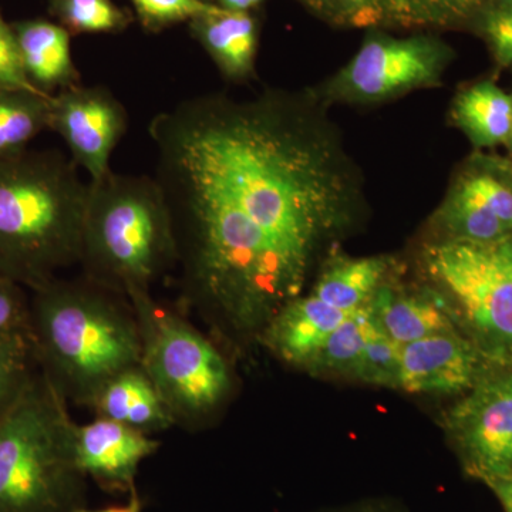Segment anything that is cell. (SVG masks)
<instances>
[{
  "mask_svg": "<svg viewBox=\"0 0 512 512\" xmlns=\"http://www.w3.org/2000/svg\"><path fill=\"white\" fill-rule=\"evenodd\" d=\"M55 15L67 30L79 33L120 32L128 16L111 0H53Z\"/></svg>",
  "mask_w": 512,
  "mask_h": 512,
  "instance_id": "cell-24",
  "label": "cell"
},
{
  "mask_svg": "<svg viewBox=\"0 0 512 512\" xmlns=\"http://www.w3.org/2000/svg\"><path fill=\"white\" fill-rule=\"evenodd\" d=\"M261 2L264 0H218V6L222 9L248 12L249 9L255 8Z\"/></svg>",
  "mask_w": 512,
  "mask_h": 512,
  "instance_id": "cell-35",
  "label": "cell"
},
{
  "mask_svg": "<svg viewBox=\"0 0 512 512\" xmlns=\"http://www.w3.org/2000/svg\"><path fill=\"white\" fill-rule=\"evenodd\" d=\"M370 305L384 335L400 346L456 330L444 302L433 295L396 292L384 284Z\"/></svg>",
  "mask_w": 512,
  "mask_h": 512,
  "instance_id": "cell-17",
  "label": "cell"
},
{
  "mask_svg": "<svg viewBox=\"0 0 512 512\" xmlns=\"http://www.w3.org/2000/svg\"><path fill=\"white\" fill-rule=\"evenodd\" d=\"M173 220L156 178L111 171L89 181L84 211L82 275L126 296L151 291L177 269Z\"/></svg>",
  "mask_w": 512,
  "mask_h": 512,
  "instance_id": "cell-4",
  "label": "cell"
},
{
  "mask_svg": "<svg viewBox=\"0 0 512 512\" xmlns=\"http://www.w3.org/2000/svg\"><path fill=\"white\" fill-rule=\"evenodd\" d=\"M330 8L338 10L343 15L349 16L353 22L376 19L382 10L384 0H322Z\"/></svg>",
  "mask_w": 512,
  "mask_h": 512,
  "instance_id": "cell-31",
  "label": "cell"
},
{
  "mask_svg": "<svg viewBox=\"0 0 512 512\" xmlns=\"http://www.w3.org/2000/svg\"><path fill=\"white\" fill-rule=\"evenodd\" d=\"M29 296L37 369L66 402L89 409L111 379L140 365V329L126 296L83 275L57 276Z\"/></svg>",
  "mask_w": 512,
  "mask_h": 512,
  "instance_id": "cell-2",
  "label": "cell"
},
{
  "mask_svg": "<svg viewBox=\"0 0 512 512\" xmlns=\"http://www.w3.org/2000/svg\"><path fill=\"white\" fill-rule=\"evenodd\" d=\"M350 313L332 308L313 293L299 295L272 316L258 342L282 362L308 370L333 330Z\"/></svg>",
  "mask_w": 512,
  "mask_h": 512,
  "instance_id": "cell-13",
  "label": "cell"
},
{
  "mask_svg": "<svg viewBox=\"0 0 512 512\" xmlns=\"http://www.w3.org/2000/svg\"><path fill=\"white\" fill-rule=\"evenodd\" d=\"M451 55L427 37L372 39L323 90L326 99L377 104L440 82Z\"/></svg>",
  "mask_w": 512,
  "mask_h": 512,
  "instance_id": "cell-8",
  "label": "cell"
},
{
  "mask_svg": "<svg viewBox=\"0 0 512 512\" xmlns=\"http://www.w3.org/2000/svg\"><path fill=\"white\" fill-rule=\"evenodd\" d=\"M400 345L387 338L382 329L367 343L365 352L357 363L353 379L373 386H399Z\"/></svg>",
  "mask_w": 512,
  "mask_h": 512,
  "instance_id": "cell-26",
  "label": "cell"
},
{
  "mask_svg": "<svg viewBox=\"0 0 512 512\" xmlns=\"http://www.w3.org/2000/svg\"><path fill=\"white\" fill-rule=\"evenodd\" d=\"M146 28L160 30L175 23L194 20L220 6L210 0H131Z\"/></svg>",
  "mask_w": 512,
  "mask_h": 512,
  "instance_id": "cell-27",
  "label": "cell"
},
{
  "mask_svg": "<svg viewBox=\"0 0 512 512\" xmlns=\"http://www.w3.org/2000/svg\"><path fill=\"white\" fill-rule=\"evenodd\" d=\"M447 426L471 477L485 483L512 474V373L477 383Z\"/></svg>",
  "mask_w": 512,
  "mask_h": 512,
  "instance_id": "cell-9",
  "label": "cell"
},
{
  "mask_svg": "<svg viewBox=\"0 0 512 512\" xmlns=\"http://www.w3.org/2000/svg\"><path fill=\"white\" fill-rule=\"evenodd\" d=\"M478 355L456 330L400 346L399 386L412 394H457L478 383Z\"/></svg>",
  "mask_w": 512,
  "mask_h": 512,
  "instance_id": "cell-12",
  "label": "cell"
},
{
  "mask_svg": "<svg viewBox=\"0 0 512 512\" xmlns=\"http://www.w3.org/2000/svg\"><path fill=\"white\" fill-rule=\"evenodd\" d=\"M191 29L225 79L234 83L251 79L258 29L249 12L218 8L191 20Z\"/></svg>",
  "mask_w": 512,
  "mask_h": 512,
  "instance_id": "cell-16",
  "label": "cell"
},
{
  "mask_svg": "<svg viewBox=\"0 0 512 512\" xmlns=\"http://www.w3.org/2000/svg\"><path fill=\"white\" fill-rule=\"evenodd\" d=\"M160 441L117 421L96 417L74 427L73 451L83 476L114 495L136 491L138 468L160 448Z\"/></svg>",
  "mask_w": 512,
  "mask_h": 512,
  "instance_id": "cell-11",
  "label": "cell"
},
{
  "mask_svg": "<svg viewBox=\"0 0 512 512\" xmlns=\"http://www.w3.org/2000/svg\"><path fill=\"white\" fill-rule=\"evenodd\" d=\"M20 59L29 83L39 92L53 94L79 86L69 30L47 20H25L12 26Z\"/></svg>",
  "mask_w": 512,
  "mask_h": 512,
  "instance_id": "cell-14",
  "label": "cell"
},
{
  "mask_svg": "<svg viewBox=\"0 0 512 512\" xmlns=\"http://www.w3.org/2000/svg\"><path fill=\"white\" fill-rule=\"evenodd\" d=\"M89 409L96 417L117 421L148 436L175 427L160 393L141 365L111 379Z\"/></svg>",
  "mask_w": 512,
  "mask_h": 512,
  "instance_id": "cell-15",
  "label": "cell"
},
{
  "mask_svg": "<svg viewBox=\"0 0 512 512\" xmlns=\"http://www.w3.org/2000/svg\"><path fill=\"white\" fill-rule=\"evenodd\" d=\"M431 2H436L441 9L461 12V10H468L480 5L483 0H431Z\"/></svg>",
  "mask_w": 512,
  "mask_h": 512,
  "instance_id": "cell-34",
  "label": "cell"
},
{
  "mask_svg": "<svg viewBox=\"0 0 512 512\" xmlns=\"http://www.w3.org/2000/svg\"><path fill=\"white\" fill-rule=\"evenodd\" d=\"M35 89L29 83L20 59L15 30L0 15V90Z\"/></svg>",
  "mask_w": 512,
  "mask_h": 512,
  "instance_id": "cell-30",
  "label": "cell"
},
{
  "mask_svg": "<svg viewBox=\"0 0 512 512\" xmlns=\"http://www.w3.org/2000/svg\"><path fill=\"white\" fill-rule=\"evenodd\" d=\"M50 99L36 89L0 90V158L29 150L30 141L49 128Z\"/></svg>",
  "mask_w": 512,
  "mask_h": 512,
  "instance_id": "cell-21",
  "label": "cell"
},
{
  "mask_svg": "<svg viewBox=\"0 0 512 512\" xmlns=\"http://www.w3.org/2000/svg\"><path fill=\"white\" fill-rule=\"evenodd\" d=\"M454 124L476 148L507 146L512 127V94L493 80L471 84L454 99Z\"/></svg>",
  "mask_w": 512,
  "mask_h": 512,
  "instance_id": "cell-18",
  "label": "cell"
},
{
  "mask_svg": "<svg viewBox=\"0 0 512 512\" xmlns=\"http://www.w3.org/2000/svg\"><path fill=\"white\" fill-rule=\"evenodd\" d=\"M451 241L493 242L512 235L463 177H458L436 215Z\"/></svg>",
  "mask_w": 512,
  "mask_h": 512,
  "instance_id": "cell-20",
  "label": "cell"
},
{
  "mask_svg": "<svg viewBox=\"0 0 512 512\" xmlns=\"http://www.w3.org/2000/svg\"><path fill=\"white\" fill-rule=\"evenodd\" d=\"M377 329L379 325L373 316L372 305L350 313L326 340L309 372L352 377Z\"/></svg>",
  "mask_w": 512,
  "mask_h": 512,
  "instance_id": "cell-22",
  "label": "cell"
},
{
  "mask_svg": "<svg viewBox=\"0 0 512 512\" xmlns=\"http://www.w3.org/2000/svg\"><path fill=\"white\" fill-rule=\"evenodd\" d=\"M74 512H143V501H141L140 495H138L136 490L128 495L127 504L113 505V507L100 508V510H86V508L82 507Z\"/></svg>",
  "mask_w": 512,
  "mask_h": 512,
  "instance_id": "cell-33",
  "label": "cell"
},
{
  "mask_svg": "<svg viewBox=\"0 0 512 512\" xmlns=\"http://www.w3.org/2000/svg\"><path fill=\"white\" fill-rule=\"evenodd\" d=\"M481 32L501 69L512 67V0H493L481 19Z\"/></svg>",
  "mask_w": 512,
  "mask_h": 512,
  "instance_id": "cell-28",
  "label": "cell"
},
{
  "mask_svg": "<svg viewBox=\"0 0 512 512\" xmlns=\"http://www.w3.org/2000/svg\"><path fill=\"white\" fill-rule=\"evenodd\" d=\"M37 372L28 332L0 339V420L18 402Z\"/></svg>",
  "mask_w": 512,
  "mask_h": 512,
  "instance_id": "cell-23",
  "label": "cell"
},
{
  "mask_svg": "<svg viewBox=\"0 0 512 512\" xmlns=\"http://www.w3.org/2000/svg\"><path fill=\"white\" fill-rule=\"evenodd\" d=\"M50 130L59 134L77 167L100 181L111 173L110 160L126 136L128 114L103 86L70 87L50 99Z\"/></svg>",
  "mask_w": 512,
  "mask_h": 512,
  "instance_id": "cell-10",
  "label": "cell"
},
{
  "mask_svg": "<svg viewBox=\"0 0 512 512\" xmlns=\"http://www.w3.org/2000/svg\"><path fill=\"white\" fill-rule=\"evenodd\" d=\"M87 194L60 151L0 158V278L32 291L79 265Z\"/></svg>",
  "mask_w": 512,
  "mask_h": 512,
  "instance_id": "cell-3",
  "label": "cell"
},
{
  "mask_svg": "<svg viewBox=\"0 0 512 512\" xmlns=\"http://www.w3.org/2000/svg\"><path fill=\"white\" fill-rule=\"evenodd\" d=\"M389 266L384 256L336 259L326 266L311 293L332 308L355 312L370 305L386 284Z\"/></svg>",
  "mask_w": 512,
  "mask_h": 512,
  "instance_id": "cell-19",
  "label": "cell"
},
{
  "mask_svg": "<svg viewBox=\"0 0 512 512\" xmlns=\"http://www.w3.org/2000/svg\"><path fill=\"white\" fill-rule=\"evenodd\" d=\"M460 175L512 234V171L493 160H477Z\"/></svg>",
  "mask_w": 512,
  "mask_h": 512,
  "instance_id": "cell-25",
  "label": "cell"
},
{
  "mask_svg": "<svg viewBox=\"0 0 512 512\" xmlns=\"http://www.w3.org/2000/svg\"><path fill=\"white\" fill-rule=\"evenodd\" d=\"M484 484L493 491L504 512H512V474L493 478L485 481Z\"/></svg>",
  "mask_w": 512,
  "mask_h": 512,
  "instance_id": "cell-32",
  "label": "cell"
},
{
  "mask_svg": "<svg viewBox=\"0 0 512 512\" xmlns=\"http://www.w3.org/2000/svg\"><path fill=\"white\" fill-rule=\"evenodd\" d=\"M177 242L183 299L258 340L302 295L320 248L348 227L360 183L313 94H201L148 127Z\"/></svg>",
  "mask_w": 512,
  "mask_h": 512,
  "instance_id": "cell-1",
  "label": "cell"
},
{
  "mask_svg": "<svg viewBox=\"0 0 512 512\" xmlns=\"http://www.w3.org/2000/svg\"><path fill=\"white\" fill-rule=\"evenodd\" d=\"M29 289L0 278V339L28 332Z\"/></svg>",
  "mask_w": 512,
  "mask_h": 512,
  "instance_id": "cell-29",
  "label": "cell"
},
{
  "mask_svg": "<svg viewBox=\"0 0 512 512\" xmlns=\"http://www.w3.org/2000/svg\"><path fill=\"white\" fill-rule=\"evenodd\" d=\"M329 512H402L399 508L383 503H372L365 505H357V507L345 508V510L329 511Z\"/></svg>",
  "mask_w": 512,
  "mask_h": 512,
  "instance_id": "cell-36",
  "label": "cell"
},
{
  "mask_svg": "<svg viewBox=\"0 0 512 512\" xmlns=\"http://www.w3.org/2000/svg\"><path fill=\"white\" fill-rule=\"evenodd\" d=\"M136 313L141 362L177 427L198 430L225 406L234 375L220 348L151 291L127 295Z\"/></svg>",
  "mask_w": 512,
  "mask_h": 512,
  "instance_id": "cell-6",
  "label": "cell"
},
{
  "mask_svg": "<svg viewBox=\"0 0 512 512\" xmlns=\"http://www.w3.org/2000/svg\"><path fill=\"white\" fill-rule=\"evenodd\" d=\"M76 423L67 402L37 369L0 420V512H74L86 477L74 461Z\"/></svg>",
  "mask_w": 512,
  "mask_h": 512,
  "instance_id": "cell-5",
  "label": "cell"
},
{
  "mask_svg": "<svg viewBox=\"0 0 512 512\" xmlns=\"http://www.w3.org/2000/svg\"><path fill=\"white\" fill-rule=\"evenodd\" d=\"M427 272L491 348L512 353V235L493 242H434Z\"/></svg>",
  "mask_w": 512,
  "mask_h": 512,
  "instance_id": "cell-7",
  "label": "cell"
}]
</instances>
